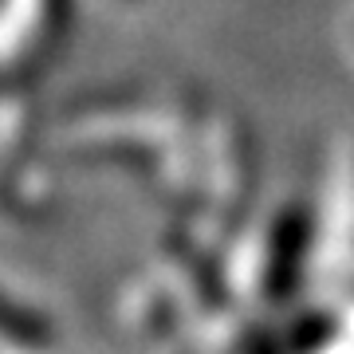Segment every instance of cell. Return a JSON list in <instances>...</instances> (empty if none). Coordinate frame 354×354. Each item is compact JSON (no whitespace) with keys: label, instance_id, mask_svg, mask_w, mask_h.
<instances>
[{"label":"cell","instance_id":"1","mask_svg":"<svg viewBox=\"0 0 354 354\" xmlns=\"http://www.w3.org/2000/svg\"><path fill=\"white\" fill-rule=\"evenodd\" d=\"M64 0H12L0 16V75L16 79L59 36Z\"/></svg>","mask_w":354,"mask_h":354},{"label":"cell","instance_id":"2","mask_svg":"<svg viewBox=\"0 0 354 354\" xmlns=\"http://www.w3.org/2000/svg\"><path fill=\"white\" fill-rule=\"evenodd\" d=\"M0 342H12V346H24V351H39V346L51 342V327L36 311H28L24 304L0 295Z\"/></svg>","mask_w":354,"mask_h":354}]
</instances>
